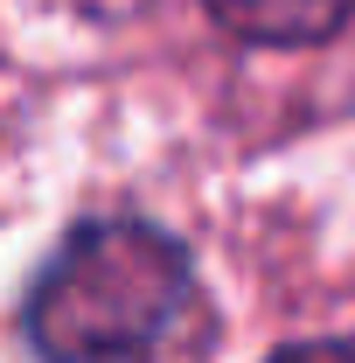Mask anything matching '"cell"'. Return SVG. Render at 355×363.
I'll use <instances>...</instances> for the list:
<instances>
[{
  "instance_id": "obj_1",
  "label": "cell",
  "mask_w": 355,
  "mask_h": 363,
  "mask_svg": "<svg viewBox=\"0 0 355 363\" xmlns=\"http://www.w3.org/2000/svg\"><path fill=\"white\" fill-rule=\"evenodd\" d=\"M188 259L153 224H91L63 245L28 301V335L49 363L146 357L188 308Z\"/></svg>"
},
{
  "instance_id": "obj_2",
  "label": "cell",
  "mask_w": 355,
  "mask_h": 363,
  "mask_svg": "<svg viewBox=\"0 0 355 363\" xmlns=\"http://www.w3.org/2000/svg\"><path fill=\"white\" fill-rule=\"evenodd\" d=\"M355 0H209L230 35L244 43H272V49H293V43H320L349 21Z\"/></svg>"
},
{
  "instance_id": "obj_3",
  "label": "cell",
  "mask_w": 355,
  "mask_h": 363,
  "mask_svg": "<svg viewBox=\"0 0 355 363\" xmlns=\"http://www.w3.org/2000/svg\"><path fill=\"white\" fill-rule=\"evenodd\" d=\"M279 363H355V342H313V350H293Z\"/></svg>"
}]
</instances>
